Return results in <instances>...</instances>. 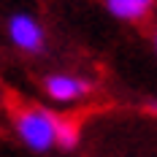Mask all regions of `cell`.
<instances>
[{
	"mask_svg": "<svg viewBox=\"0 0 157 157\" xmlns=\"http://www.w3.org/2000/svg\"><path fill=\"white\" fill-rule=\"evenodd\" d=\"M78 144H81V127H78V122L71 119V117H60L57 114V149L73 152Z\"/></svg>",
	"mask_w": 157,
	"mask_h": 157,
	"instance_id": "5",
	"label": "cell"
},
{
	"mask_svg": "<svg viewBox=\"0 0 157 157\" xmlns=\"http://www.w3.org/2000/svg\"><path fill=\"white\" fill-rule=\"evenodd\" d=\"M6 33H8L11 46L25 52V54H41L46 49V30H44V25L30 11L11 14L8 16V25H6Z\"/></svg>",
	"mask_w": 157,
	"mask_h": 157,
	"instance_id": "2",
	"label": "cell"
},
{
	"mask_svg": "<svg viewBox=\"0 0 157 157\" xmlns=\"http://www.w3.org/2000/svg\"><path fill=\"white\" fill-rule=\"evenodd\" d=\"M14 133L35 155L57 149V114L44 106H25L14 114Z\"/></svg>",
	"mask_w": 157,
	"mask_h": 157,
	"instance_id": "1",
	"label": "cell"
},
{
	"mask_svg": "<svg viewBox=\"0 0 157 157\" xmlns=\"http://www.w3.org/2000/svg\"><path fill=\"white\" fill-rule=\"evenodd\" d=\"M146 111H149V114H155V117H157V100H149V103H146Z\"/></svg>",
	"mask_w": 157,
	"mask_h": 157,
	"instance_id": "6",
	"label": "cell"
},
{
	"mask_svg": "<svg viewBox=\"0 0 157 157\" xmlns=\"http://www.w3.org/2000/svg\"><path fill=\"white\" fill-rule=\"evenodd\" d=\"M95 90L92 78L78 76V73H65V71H57V73H46L44 76V92H46L49 100L60 103V106H73V103H81L84 98H90Z\"/></svg>",
	"mask_w": 157,
	"mask_h": 157,
	"instance_id": "3",
	"label": "cell"
},
{
	"mask_svg": "<svg viewBox=\"0 0 157 157\" xmlns=\"http://www.w3.org/2000/svg\"><path fill=\"white\" fill-rule=\"evenodd\" d=\"M103 8L117 22H144L155 11V0H103Z\"/></svg>",
	"mask_w": 157,
	"mask_h": 157,
	"instance_id": "4",
	"label": "cell"
},
{
	"mask_svg": "<svg viewBox=\"0 0 157 157\" xmlns=\"http://www.w3.org/2000/svg\"><path fill=\"white\" fill-rule=\"evenodd\" d=\"M152 46H155V54H157V30L152 33Z\"/></svg>",
	"mask_w": 157,
	"mask_h": 157,
	"instance_id": "7",
	"label": "cell"
}]
</instances>
